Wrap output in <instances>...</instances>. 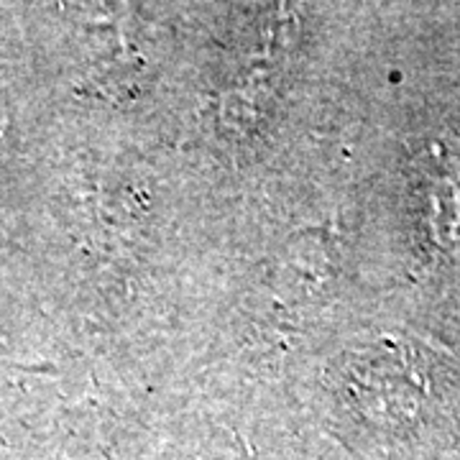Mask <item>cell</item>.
<instances>
[{
    "label": "cell",
    "instance_id": "cell-1",
    "mask_svg": "<svg viewBox=\"0 0 460 460\" xmlns=\"http://www.w3.org/2000/svg\"><path fill=\"white\" fill-rule=\"evenodd\" d=\"M328 394L345 428L407 429L443 402V371L425 345L386 335L335 361Z\"/></svg>",
    "mask_w": 460,
    "mask_h": 460
}]
</instances>
